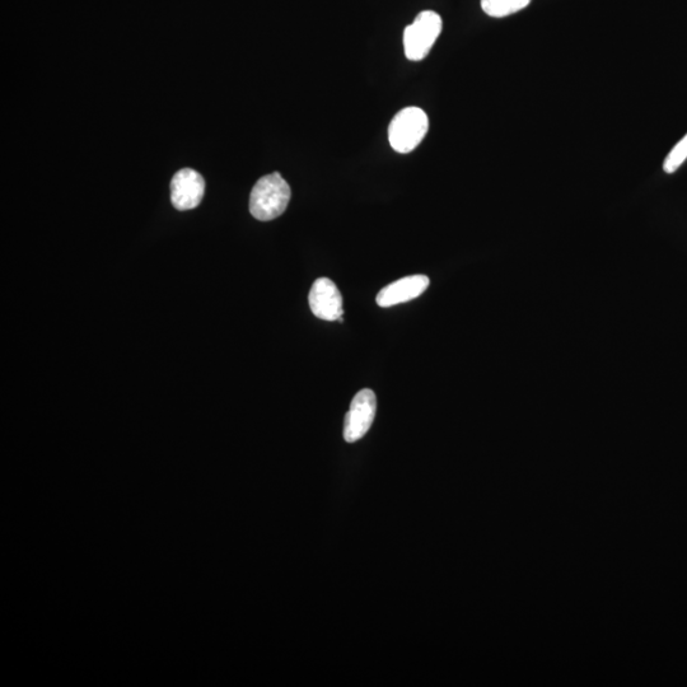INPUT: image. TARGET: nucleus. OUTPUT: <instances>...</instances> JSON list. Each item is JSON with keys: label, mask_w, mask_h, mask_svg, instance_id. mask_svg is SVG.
<instances>
[{"label": "nucleus", "mask_w": 687, "mask_h": 687, "mask_svg": "<svg viewBox=\"0 0 687 687\" xmlns=\"http://www.w3.org/2000/svg\"><path fill=\"white\" fill-rule=\"evenodd\" d=\"M292 191L278 172L261 177L250 195V212L257 221L269 222L282 216L291 202Z\"/></svg>", "instance_id": "obj_1"}, {"label": "nucleus", "mask_w": 687, "mask_h": 687, "mask_svg": "<svg viewBox=\"0 0 687 687\" xmlns=\"http://www.w3.org/2000/svg\"><path fill=\"white\" fill-rule=\"evenodd\" d=\"M429 129V119L419 107H406L397 112L389 126L391 147L397 153H410L423 142Z\"/></svg>", "instance_id": "obj_2"}, {"label": "nucleus", "mask_w": 687, "mask_h": 687, "mask_svg": "<svg viewBox=\"0 0 687 687\" xmlns=\"http://www.w3.org/2000/svg\"><path fill=\"white\" fill-rule=\"evenodd\" d=\"M443 22L441 16L433 11L418 14L414 22L404 31V48L406 58L411 62H420L427 58L429 51L441 35Z\"/></svg>", "instance_id": "obj_3"}, {"label": "nucleus", "mask_w": 687, "mask_h": 687, "mask_svg": "<svg viewBox=\"0 0 687 687\" xmlns=\"http://www.w3.org/2000/svg\"><path fill=\"white\" fill-rule=\"evenodd\" d=\"M377 399L375 392L366 389L354 396L344 423V438L348 443L362 439L371 429L376 417Z\"/></svg>", "instance_id": "obj_4"}, {"label": "nucleus", "mask_w": 687, "mask_h": 687, "mask_svg": "<svg viewBox=\"0 0 687 687\" xmlns=\"http://www.w3.org/2000/svg\"><path fill=\"white\" fill-rule=\"evenodd\" d=\"M308 302L313 315L325 321H338L343 317V297L333 280L317 279L313 283Z\"/></svg>", "instance_id": "obj_5"}, {"label": "nucleus", "mask_w": 687, "mask_h": 687, "mask_svg": "<svg viewBox=\"0 0 687 687\" xmlns=\"http://www.w3.org/2000/svg\"><path fill=\"white\" fill-rule=\"evenodd\" d=\"M205 193L203 176L193 168H182L171 181V202L177 210H190L202 203Z\"/></svg>", "instance_id": "obj_6"}, {"label": "nucleus", "mask_w": 687, "mask_h": 687, "mask_svg": "<svg viewBox=\"0 0 687 687\" xmlns=\"http://www.w3.org/2000/svg\"><path fill=\"white\" fill-rule=\"evenodd\" d=\"M429 287V278L425 275H411L383 288L376 298L377 305L383 308L413 301L422 296Z\"/></svg>", "instance_id": "obj_7"}, {"label": "nucleus", "mask_w": 687, "mask_h": 687, "mask_svg": "<svg viewBox=\"0 0 687 687\" xmlns=\"http://www.w3.org/2000/svg\"><path fill=\"white\" fill-rule=\"evenodd\" d=\"M531 0H481V8L489 17L503 18L530 6Z\"/></svg>", "instance_id": "obj_8"}, {"label": "nucleus", "mask_w": 687, "mask_h": 687, "mask_svg": "<svg viewBox=\"0 0 687 687\" xmlns=\"http://www.w3.org/2000/svg\"><path fill=\"white\" fill-rule=\"evenodd\" d=\"M687 160V134L684 138L676 144L672 151L668 153L665 162H663V170L666 174H674L679 168L684 165Z\"/></svg>", "instance_id": "obj_9"}]
</instances>
